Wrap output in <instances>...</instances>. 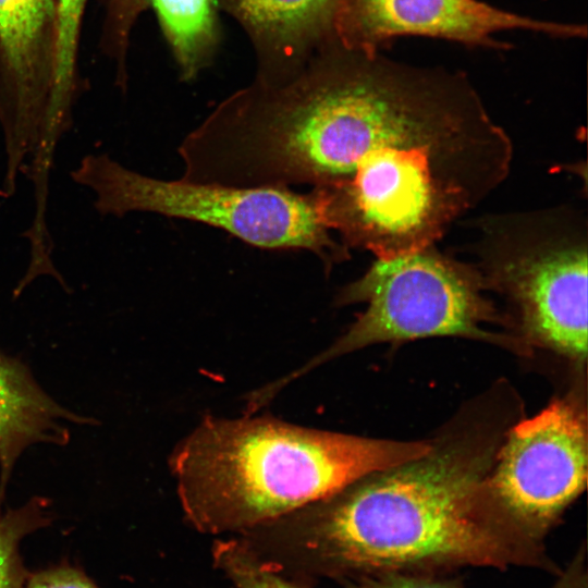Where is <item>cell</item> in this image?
I'll return each mask as SVG.
<instances>
[{
  "label": "cell",
  "instance_id": "1",
  "mask_svg": "<svg viewBox=\"0 0 588 588\" xmlns=\"http://www.w3.org/2000/svg\"><path fill=\"white\" fill-rule=\"evenodd\" d=\"M493 440L456 436L291 515L334 568L362 576L440 574L464 566L561 571L541 539L503 507L490 482Z\"/></svg>",
  "mask_w": 588,
  "mask_h": 588
},
{
  "label": "cell",
  "instance_id": "2",
  "mask_svg": "<svg viewBox=\"0 0 588 588\" xmlns=\"http://www.w3.org/2000/svg\"><path fill=\"white\" fill-rule=\"evenodd\" d=\"M432 442L345 434L252 414L205 417L169 464L187 520L218 534L273 523L428 453Z\"/></svg>",
  "mask_w": 588,
  "mask_h": 588
},
{
  "label": "cell",
  "instance_id": "3",
  "mask_svg": "<svg viewBox=\"0 0 588 588\" xmlns=\"http://www.w3.org/2000/svg\"><path fill=\"white\" fill-rule=\"evenodd\" d=\"M70 176L94 193V208L101 216L151 212L204 223L256 247L308 250L327 273L350 257V249L333 236L316 188L299 194L283 187L160 180L133 171L106 154L83 157Z\"/></svg>",
  "mask_w": 588,
  "mask_h": 588
},
{
  "label": "cell",
  "instance_id": "4",
  "mask_svg": "<svg viewBox=\"0 0 588 588\" xmlns=\"http://www.w3.org/2000/svg\"><path fill=\"white\" fill-rule=\"evenodd\" d=\"M483 291L476 266L445 256L434 245L376 258L362 277L336 295L338 305L367 304L355 322L302 367L261 387L260 396L271 401L284 387L322 364L376 343L463 336L522 348V340L482 327L503 321Z\"/></svg>",
  "mask_w": 588,
  "mask_h": 588
},
{
  "label": "cell",
  "instance_id": "5",
  "mask_svg": "<svg viewBox=\"0 0 588 588\" xmlns=\"http://www.w3.org/2000/svg\"><path fill=\"white\" fill-rule=\"evenodd\" d=\"M480 261L486 290L515 306L527 340L577 362L587 356L586 222L562 210L483 223Z\"/></svg>",
  "mask_w": 588,
  "mask_h": 588
},
{
  "label": "cell",
  "instance_id": "6",
  "mask_svg": "<svg viewBox=\"0 0 588 588\" xmlns=\"http://www.w3.org/2000/svg\"><path fill=\"white\" fill-rule=\"evenodd\" d=\"M587 480V418L579 401H553L506 437L490 486L510 515L543 539Z\"/></svg>",
  "mask_w": 588,
  "mask_h": 588
},
{
  "label": "cell",
  "instance_id": "7",
  "mask_svg": "<svg viewBox=\"0 0 588 588\" xmlns=\"http://www.w3.org/2000/svg\"><path fill=\"white\" fill-rule=\"evenodd\" d=\"M509 30L553 38H585V24L535 19L480 0H343L333 32L350 49L379 51L401 36H427L466 46L509 48L495 35Z\"/></svg>",
  "mask_w": 588,
  "mask_h": 588
},
{
  "label": "cell",
  "instance_id": "8",
  "mask_svg": "<svg viewBox=\"0 0 588 588\" xmlns=\"http://www.w3.org/2000/svg\"><path fill=\"white\" fill-rule=\"evenodd\" d=\"M56 33V0H0V124L5 171L14 192L39 144L47 109Z\"/></svg>",
  "mask_w": 588,
  "mask_h": 588
},
{
  "label": "cell",
  "instance_id": "9",
  "mask_svg": "<svg viewBox=\"0 0 588 588\" xmlns=\"http://www.w3.org/2000/svg\"><path fill=\"white\" fill-rule=\"evenodd\" d=\"M84 422L50 399L19 360L0 354V492L23 450L37 442L64 444L62 421Z\"/></svg>",
  "mask_w": 588,
  "mask_h": 588
},
{
  "label": "cell",
  "instance_id": "10",
  "mask_svg": "<svg viewBox=\"0 0 588 588\" xmlns=\"http://www.w3.org/2000/svg\"><path fill=\"white\" fill-rule=\"evenodd\" d=\"M343 0H229L259 39L283 49L333 29Z\"/></svg>",
  "mask_w": 588,
  "mask_h": 588
},
{
  "label": "cell",
  "instance_id": "11",
  "mask_svg": "<svg viewBox=\"0 0 588 588\" xmlns=\"http://www.w3.org/2000/svg\"><path fill=\"white\" fill-rule=\"evenodd\" d=\"M86 1L56 0V33L44 123L50 134H63L71 123L77 44Z\"/></svg>",
  "mask_w": 588,
  "mask_h": 588
},
{
  "label": "cell",
  "instance_id": "12",
  "mask_svg": "<svg viewBox=\"0 0 588 588\" xmlns=\"http://www.w3.org/2000/svg\"><path fill=\"white\" fill-rule=\"evenodd\" d=\"M186 75L195 72L213 44V0H151Z\"/></svg>",
  "mask_w": 588,
  "mask_h": 588
},
{
  "label": "cell",
  "instance_id": "13",
  "mask_svg": "<svg viewBox=\"0 0 588 588\" xmlns=\"http://www.w3.org/2000/svg\"><path fill=\"white\" fill-rule=\"evenodd\" d=\"M47 503L39 498L0 513V588H22L25 571L19 553L21 540L49 523Z\"/></svg>",
  "mask_w": 588,
  "mask_h": 588
},
{
  "label": "cell",
  "instance_id": "14",
  "mask_svg": "<svg viewBox=\"0 0 588 588\" xmlns=\"http://www.w3.org/2000/svg\"><path fill=\"white\" fill-rule=\"evenodd\" d=\"M215 558L237 588H299L238 541L218 543Z\"/></svg>",
  "mask_w": 588,
  "mask_h": 588
},
{
  "label": "cell",
  "instance_id": "15",
  "mask_svg": "<svg viewBox=\"0 0 588 588\" xmlns=\"http://www.w3.org/2000/svg\"><path fill=\"white\" fill-rule=\"evenodd\" d=\"M351 588H464L455 579H446L439 574L383 573L362 576Z\"/></svg>",
  "mask_w": 588,
  "mask_h": 588
},
{
  "label": "cell",
  "instance_id": "16",
  "mask_svg": "<svg viewBox=\"0 0 588 588\" xmlns=\"http://www.w3.org/2000/svg\"><path fill=\"white\" fill-rule=\"evenodd\" d=\"M26 588H98L81 571L60 566L35 574Z\"/></svg>",
  "mask_w": 588,
  "mask_h": 588
},
{
  "label": "cell",
  "instance_id": "17",
  "mask_svg": "<svg viewBox=\"0 0 588 588\" xmlns=\"http://www.w3.org/2000/svg\"><path fill=\"white\" fill-rule=\"evenodd\" d=\"M145 0H109L110 35L118 46H124L131 26Z\"/></svg>",
  "mask_w": 588,
  "mask_h": 588
},
{
  "label": "cell",
  "instance_id": "18",
  "mask_svg": "<svg viewBox=\"0 0 588 588\" xmlns=\"http://www.w3.org/2000/svg\"><path fill=\"white\" fill-rule=\"evenodd\" d=\"M587 569L585 550L580 549L567 567L560 572L558 580L551 588H587Z\"/></svg>",
  "mask_w": 588,
  "mask_h": 588
}]
</instances>
